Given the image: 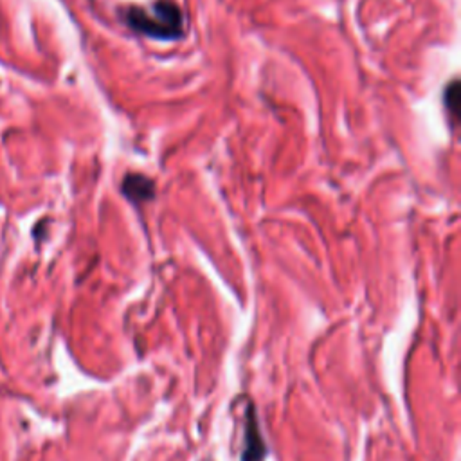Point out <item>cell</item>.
I'll return each instance as SVG.
<instances>
[{
    "label": "cell",
    "instance_id": "obj_1",
    "mask_svg": "<svg viewBox=\"0 0 461 461\" xmlns=\"http://www.w3.org/2000/svg\"><path fill=\"white\" fill-rule=\"evenodd\" d=\"M126 22L132 29L153 38H177L182 34V13L173 2L160 0L153 11L130 8L126 11Z\"/></svg>",
    "mask_w": 461,
    "mask_h": 461
},
{
    "label": "cell",
    "instance_id": "obj_4",
    "mask_svg": "<svg viewBox=\"0 0 461 461\" xmlns=\"http://www.w3.org/2000/svg\"><path fill=\"white\" fill-rule=\"evenodd\" d=\"M460 83L457 81H453V83L449 85V88L445 90V105H447V109H449V112L456 113L457 110V103H460Z\"/></svg>",
    "mask_w": 461,
    "mask_h": 461
},
{
    "label": "cell",
    "instance_id": "obj_3",
    "mask_svg": "<svg viewBox=\"0 0 461 461\" xmlns=\"http://www.w3.org/2000/svg\"><path fill=\"white\" fill-rule=\"evenodd\" d=\"M123 193L126 198L135 204L146 202L153 198L156 195V184L151 179L141 175V173H128L123 181Z\"/></svg>",
    "mask_w": 461,
    "mask_h": 461
},
{
    "label": "cell",
    "instance_id": "obj_2",
    "mask_svg": "<svg viewBox=\"0 0 461 461\" xmlns=\"http://www.w3.org/2000/svg\"><path fill=\"white\" fill-rule=\"evenodd\" d=\"M267 457V445H265L261 429L258 424V416L252 404L247 406L245 413V434H243V453L242 461H265Z\"/></svg>",
    "mask_w": 461,
    "mask_h": 461
}]
</instances>
